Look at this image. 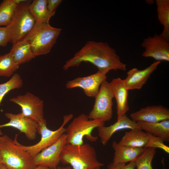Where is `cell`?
<instances>
[{
	"label": "cell",
	"mask_w": 169,
	"mask_h": 169,
	"mask_svg": "<svg viewBox=\"0 0 169 169\" xmlns=\"http://www.w3.org/2000/svg\"><path fill=\"white\" fill-rule=\"evenodd\" d=\"M90 62L99 71L106 74L111 70L125 71L126 65L122 62L115 49L106 42L88 41L63 67L64 70L78 66L82 62Z\"/></svg>",
	"instance_id": "obj_1"
},
{
	"label": "cell",
	"mask_w": 169,
	"mask_h": 169,
	"mask_svg": "<svg viewBox=\"0 0 169 169\" xmlns=\"http://www.w3.org/2000/svg\"><path fill=\"white\" fill-rule=\"evenodd\" d=\"M60 162L69 165L72 169L100 168L104 164L97 159L95 148L89 144H66L60 155Z\"/></svg>",
	"instance_id": "obj_2"
},
{
	"label": "cell",
	"mask_w": 169,
	"mask_h": 169,
	"mask_svg": "<svg viewBox=\"0 0 169 169\" xmlns=\"http://www.w3.org/2000/svg\"><path fill=\"white\" fill-rule=\"evenodd\" d=\"M0 153L3 164L8 169H34L33 158L6 135L0 136Z\"/></svg>",
	"instance_id": "obj_3"
},
{
	"label": "cell",
	"mask_w": 169,
	"mask_h": 169,
	"mask_svg": "<svg viewBox=\"0 0 169 169\" xmlns=\"http://www.w3.org/2000/svg\"><path fill=\"white\" fill-rule=\"evenodd\" d=\"M61 29L51 26L49 23H37L24 39L30 44L34 55L49 53L56 43Z\"/></svg>",
	"instance_id": "obj_4"
},
{
	"label": "cell",
	"mask_w": 169,
	"mask_h": 169,
	"mask_svg": "<svg viewBox=\"0 0 169 169\" xmlns=\"http://www.w3.org/2000/svg\"><path fill=\"white\" fill-rule=\"evenodd\" d=\"M31 0H24L18 4L7 28L9 42L15 44L23 40L33 28L35 21L28 6Z\"/></svg>",
	"instance_id": "obj_5"
},
{
	"label": "cell",
	"mask_w": 169,
	"mask_h": 169,
	"mask_svg": "<svg viewBox=\"0 0 169 169\" xmlns=\"http://www.w3.org/2000/svg\"><path fill=\"white\" fill-rule=\"evenodd\" d=\"M105 123L100 120L90 119L85 114H80L75 117L66 128L67 144L82 145L84 137L90 141H95L98 137L93 136L91 133L95 128L105 125Z\"/></svg>",
	"instance_id": "obj_6"
},
{
	"label": "cell",
	"mask_w": 169,
	"mask_h": 169,
	"mask_svg": "<svg viewBox=\"0 0 169 169\" xmlns=\"http://www.w3.org/2000/svg\"><path fill=\"white\" fill-rule=\"evenodd\" d=\"M73 116L72 114L64 116L62 124L57 129L54 131L48 129L46 120L44 119L37 122V132L40 135L41 139L35 144L29 146L21 144L17 140V134L16 135L14 139L18 145L28 152L34 158L42 150L55 143L63 134L65 133L66 128L64 126L73 118Z\"/></svg>",
	"instance_id": "obj_7"
},
{
	"label": "cell",
	"mask_w": 169,
	"mask_h": 169,
	"mask_svg": "<svg viewBox=\"0 0 169 169\" xmlns=\"http://www.w3.org/2000/svg\"><path fill=\"white\" fill-rule=\"evenodd\" d=\"M114 93L110 82L104 80L95 97V103L88 117L90 119L98 120L104 122L112 118Z\"/></svg>",
	"instance_id": "obj_8"
},
{
	"label": "cell",
	"mask_w": 169,
	"mask_h": 169,
	"mask_svg": "<svg viewBox=\"0 0 169 169\" xmlns=\"http://www.w3.org/2000/svg\"><path fill=\"white\" fill-rule=\"evenodd\" d=\"M10 101L19 105L22 114L38 122L44 119V101L33 93L27 92L11 98Z\"/></svg>",
	"instance_id": "obj_9"
},
{
	"label": "cell",
	"mask_w": 169,
	"mask_h": 169,
	"mask_svg": "<svg viewBox=\"0 0 169 169\" xmlns=\"http://www.w3.org/2000/svg\"><path fill=\"white\" fill-rule=\"evenodd\" d=\"M66 144V135L64 133L55 143L38 154L33 158L34 164L36 166L55 169L60 162V155Z\"/></svg>",
	"instance_id": "obj_10"
},
{
	"label": "cell",
	"mask_w": 169,
	"mask_h": 169,
	"mask_svg": "<svg viewBox=\"0 0 169 169\" xmlns=\"http://www.w3.org/2000/svg\"><path fill=\"white\" fill-rule=\"evenodd\" d=\"M141 46L144 49L142 57L152 58L156 61H169V41L160 35L155 34L145 38Z\"/></svg>",
	"instance_id": "obj_11"
},
{
	"label": "cell",
	"mask_w": 169,
	"mask_h": 169,
	"mask_svg": "<svg viewBox=\"0 0 169 169\" xmlns=\"http://www.w3.org/2000/svg\"><path fill=\"white\" fill-rule=\"evenodd\" d=\"M106 78V74L98 71L89 75L79 77L68 81L66 87L68 89L81 88L87 96L95 97L99 91L101 84Z\"/></svg>",
	"instance_id": "obj_12"
},
{
	"label": "cell",
	"mask_w": 169,
	"mask_h": 169,
	"mask_svg": "<svg viewBox=\"0 0 169 169\" xmlns=\"http://www.w3.org/2000/svg\"><path fill=\"white\" fill-rule=\"evenodd\" d=\"M5 115L10 120L7 123L0 125V129L11 127L24 133L28 140L35 139L38 133L37 122L25 117L21 112L18 114L7 112Z\"/></svg>",
	"instance_id": "obj_13"
},
{
	"label": "cell",
	"mask_w": 169,
	"mask_h": 169,
	"mask_svg": "<svg viewBox=\"0 0 169 169\" xmlns=\"http://www.w3.org/2000/svg\"><path fill=\"white\" fill-rule=\"evenodd\" d=\"M130 116L136 122H157L169 120V109L161 105L149 106L132 113Z\"/></svg>",
	"instance_id": "obj_14"
},
{
	"label": "cell",
	"mask_w": 169,
	"mask_h": 169,
	"mask_svg": "<svg viewBox=\"0 0 169 169\" xmlns=\"http://www.w3.org/2000/svg\"><path fill=\"white\" fill-rule=\"evenodd\" d=\"M161 62L159 61H155L143 70L135 68L129 70L127 73L126 77L124 79L128 90L141 89Z\"/></svg>",
	"instance_id": "obj_15"
},
{
	"label": "cell",
	"mask_w": 169,
	"mask_h": 169,
	"mask_svg": "<svg viewBox=\"0 0 169 169\" xmlns=\"http://www.w3.org/2000/svg\"><path fill=\"white\" fill-rule=\"evenodd\" d=\"M97 128L100 142L103 146H105L113 135L118 131L125 129H140L137 122L130 119L126 114L123 115L117 120L115 122L110 126H101Z\"/></svg>",
	"instance_id": "obj_16"
},
{
	"label": "cell",
	"mask_w": 169,
	"mask_h": 169,
	"mask_svg": "<svg viewBox=\"0 0 169 169\" xmlns=\"http://www.w3.org/2000/svg\"><path fill=\"white\" fill-rule=\"evenodd\" d=\"M117 104V120L129 110L128 102L129 90L124 79L120 78L113 79L110 82Z\"/></svg>",
	"instance_id": "obj_17"
},
{
	"label": "cell",
	"mask_w": 169,
	"mask_h": 169,
	"mask_svg": "<svg viewBox=\"0 0 169 169\" xmlns=\"http://www.w3.org/2000/svg\"><path fill=\"white\" fill-rule=\"evenodd\" d=\"M112 147L114 151L112 162L115 164L135 161L146 149L121 145L115 141L112 143Z\"/></svg>",
	"instance_id": "obj_18"
},
{
	"label": "cell",
	"mask_w": 169,
	"mask_h": 169,
	"mask_svg": "<svg viewBox=\"0 0 169 169\" xmlns=\"http://www.w3.org/2000/svg\"><path fill=\"white\" fill-rule=\"evenodd\" d=\"M137 122L141 130L160 138L163 141L169 142V120L152 123L143 121Z\"/></svg>",
	"instance_id": "obj_19"
},
{
	"label": "cell",
	"mask_w": 169,
	"mask_h": 169,
	"mask_svg": "<svg viewBox=\"0 0 169 169\" xmlns=\"http://www.w3.org/2000/svg\"><path fill=\"white\" fill-rule=\"evenodd\" d=\"M9 53L19 65L29 62L36 57L29 43L24 39L13 44Z\"/></svg>",
	"instance_id": "obj_20"
},
{
	"label": "cell",
	"mask_w": 169,
	"mask_h": 169,
	"mask_svg": "<svg viewBox=\"0 0 169 169\" xmlns=\"http://www.w3.org/2000/svg\"><path fill=\"white\" fill-rule=\"evenodd\" d=\"M148 140L146 132L140 129H131L126 131L118 143L121 145L135 148H145Z\"/></svg>",
	"instance_id": "obj_21"
},
{
	"label": "cell",
	"mask_w": 169,
	"mask_h": 169,
	"mask_svg": "<svg viewBox=\"0 0 169 169\" xmlns=\"http://www.w3.org/2000/svg\"><path fill=\"white\" fill-rule=\"evenodd\" d=\"M47 0H34L28 6L29 11L35 23H49L50 18L55 13L50 12L47 7Z\"/></svg>",
	"instance_id": "obj_22"
},
{
	"label": "cell",
	"mask_w": 169,
	"mask_h": 169,
	"mask_svg": "<svg viewBox=\"0 0 169 169\" xmlns=\"http://www.w3.org/2000/svg\"><path fill=\"white\" fill-rule=\"evenodd\" d=\"M157 17L163 29L160 34L169 41V0H156Z\"/></svg>",
	"instance_id": "obj_23"
},
{
	"label": "cell",
	"mask_w": 169,
	"mask_h": 169,
	"mask_svg": "<svg viewBox=\"0 0 169 169\" xmlns=\"http://www.w3.org/2000/svg\"><path fill=\"white\" fill-rule=\"evenodd\" d=\"M14 0H4L0 4V27L10 23L17 6Z\"/></svg>",
	"instance_id": "obj_24"
},
{
	"label": "cell",
	"mask_w": 169,
	"mask_h": 169,
	"mask_svg": "<svg viewBox=\"0 0 169 169\" xmlns=\"http://www.w3.org/2000/svg\"><path fill=\"white\" fill-rule=\"evenodd\" d=\"M19 67L9 52L0 56V76L9 77Z\"/></svg>",
	"instance_id": "obj_25"
},
{
	"label": "cell",
	"mask_w": 169,
	"mask_h": 169,
	"mask_svg": "<svg viewBox=\"0 0 169 169\" xmlns=\"http://www.w3.org/2000/svg\"><path fill=\"white\" fill-rule=\"evenodd\" d=\"M156 153V149L146 148L135 161L136 169H154L152 162Z\"/></svg>",
	"instance_id": "obj_26"
},
{
	"label": "cell",
	"mask_w": 169,
	"mask_h": 169,
	"mask_svg": "<svg viewBox=\"0 0 169 169\" xmlns=\"http://www.w3.org/2000/svg\"><path fill=\"white\" fill-rule=\"evenodd\" d=\"M23 84L20 75L13 74L11 79L7 82L0 84V105L5 95L11 90L21 88Z\"/></svg>",
	"instance_id": "obj_27"
},
{
	"label": "cell",
	"mask_w": 169,
	"mask_h": 169,
	"mask_svg": "<svg viewBox=\"0 0 169 169\" xmlns=\"http://www.w3.org/2000/svg\"><path fill=\"white\" fill-rule=\"evenodd\" d=\"M148 140L145 148H151L161 149L167 153H169V147L166 145L160 138L147 133Z\"/></svg>",
	"instance_id": "obj_28"
},
{
	"label": "cell",
	"mask_w": 169,
	"mask_h": 169,
	"mask_svg": "<svg viewBox=\"0 0 169 169\" xmlns=\"http://www.w3.org/2000/svg\"><path fill=\"white\" fill-rule=\"evenodd\" d=\"M9 40V35L7 27H0V46H5Z\"/></svg>",
	"instance_id": "obj_29"
},
{
	"label": "cell",
	"mask_w": 169,
	"mask_h": 169,
	"mask_svg": "<svg viewBox=\"0 0 169 169\" xmlns=\"http://www.w3.org/2000/svg\"><path fill=\"white\" fill-rule=\"evenodd\" d=\"M136 165L135 161H131L127 164H114L111 163L107 166V169H135Z\"/></svg>",
	"instance_id": "obj_30"
},
{
	"label": "cell",
	"mask_w": 169,
	"mask_h": 169,
	"mask_svg": "<svg viewBox=\"0 0 169 169\" xmlns=\"http://www.w3.org/2000/svg\"><path fill=\"white\" fill-rule=\"evenodd\" d=\"M62 0H47V7L48 10L52 13H55V11L62 2Z\"/></svg>",
	"instance_id": "obj_31"
},
{
	"label": "cell",
	"mask_w": 169,
	"mask_h": 169,
	"mask_svg": "<svg viewBox=\"0 0 169 169\" xmlns=\"http://www.w3.org/2000/svg\"><path fill=\"white\" fill-rule=\"evenodd\" d=\"M34 169H51L47 167L42 166H37Z\"/></svg>",
	"instance_id": "obj_32"
},
{
	"label": "cell",
	"mask_w": 169,
	"mask_h": 169,
	"mask_svg": "<svg viewBox=\"0 0 169 169\" xmlns=\"http://www.w3.org/2000/svg\"><path fill=\"white\" fill-rule=\"evenodd\" d=\"M55 169H72L71 167L69 166H58Z\"/></svg>",
	"instance_id": "obj_33"
},
{
	"label": "cell",
	"mask_w": 169,
	"mask_h": 169,
	"mask_svg": "<svg viewBox=\"0 0 169 169\" xmlns=\"http://www.w3.org/2000/svg\"><path fill=\"white\" fill-rule=\"evenodd\" d=\"M0 169H8L4 164H3L0 168Z\"/></svg>",
	"instance_id": "obj_34"
},
{
	"label": "cell",
	"mask_w": 169,
	"mask_h": 169,
	"mask_svg": "<svg viewBox=\"0 0 169 169\" xmlns=\"http://www.w3.org/2000/svg\"><path fill=\"white\" fill-rule=\"evenodd\" d=\"M3 164L2 159L1 157V156L0 153V168L2 165Z\"/></svg>",
	"instance_id": "obj_35"
},
{
	"label": "cell",
	"mask_w": 169,
	"mask_h": 169,
	"mask_svg": "<svg viewBox=\"0 0 169 169\" xmlns=\"http://www.w3.org/2000/svg\"><path fill=\"white\" fill-rule=\"evenodd\" d=\"M161 162L162 164V165H163V169H166V168L164 167V160L163 159L161 160Z\"/></svg>",
	"instance_id": "obj_36"
},
{
	"label": "cell",
	"mask_w": 169,
	"mask_h": 169,
	"mask_svg": "<svg viewBox=\"0 0 169 169\" xmlns=\"http://www.w3.org/2000/svg\"><path fill=\"white\" fill-rule=\"evenodd\" d=\"M3 135V133L2 131L0 130V136H2Z\"/></svg>",
	"instance_id": "obj_37"
},
{
	"label": "cell",
	"mask_w": 169,
	"mask_h": 169,
	"mask_svg": "<svg viewBox=\"0 0 169 169\" xmlns=\"http://www.w3.org/2000/svg\"><path fill=\"white\" fill-rule=\"evenodd\" d=\"M100 169V168H97V169Z\"/></svg>",
	"instance_id": "obj_38"
}]
</instances>
